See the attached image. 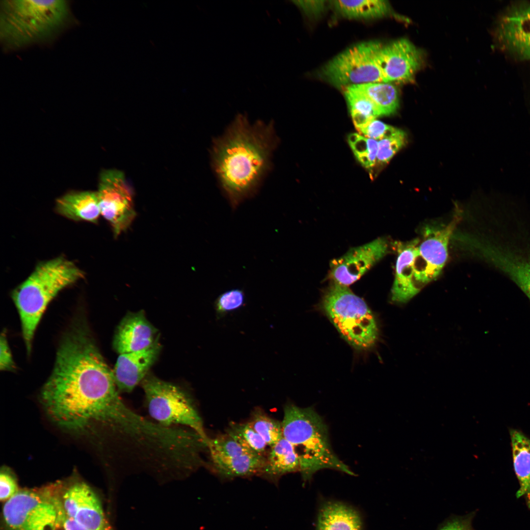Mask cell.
Returning <instances> with one entry per match:
<instances>
[{
	"instance_id": "31",
	"label": "cell",
	"mask_w": 530,
	"mask_h": 530,
	"mask_svg": "<svg viewBox=\"0 0 530 530\" xmlns=\"http://www.w3.org/2000/svg\"><path fill=\"white\" fill-rule=\"evenodd\" d=\"M227 433L249 450L258 454L263 455L266 447L267 446L249 422L245 423L232 422L230 424Z\"/></svg>"
},
{
	"instance_id": "1",
	"label": "cell",
	"mask_w": 530,
	"mask_h": 530,
	"mask_svg": "<svg viewBox=\"0 0 530 530\" xmlns=\"http://www.w3.org/2000/svg\"><path fill=\"white\" fill-rule=\"evenodd\" d=\"M40 398L60 427L74 432L101 430L116 444L131 440L140 424V415L121 398L112 370L82 325H74L63 338Z\"/></svg>"
},
{
	"instance_id": "13",
	"label": "cell",
	"mask_w": 530,
	"mask_h": 530,
	"mask_svg": "<svg viewBox=\"0 0 530 530\" xmlns=\"http://www.w3.org/2000/svg\"><path fill=\"white\" fill-rule=\"evenodd\" d=\"M495 31L502 50L519 59L530 60V2L509 5L499 17Z\"/></svg>"
},
{
	"instance_id": "15",
	"label": "cell",
	"mask_w": 530,
	"mask_h": 530,
	"mask_svg": "<svg viewBox=\"0 0 530 530\" xmlns=\"http://www.w3.org/2000/svg\"><path fill=\"white\" fill-rule=\"evenodd\" d=\"M388 251L389 242L384 238L352 248L331 262L330 278L332 281L348 286L359 279Z\"/></svg>"
},
{
	"instance_id": "2",
	"label": "cell",
	"mask_w": 530,
	"mask_h": 530,
	"mask_svg": "<svg viewBox=\"0 0 530 530\" xmlns=\"http://www.w3.org/2000/svg\"><path fill=\"white\" fill-rule=\"evenodd\" d=\"M278 141L273 122L259 120L251 125L241 114L213 141L212 167L233 209L255 194L271 169Z\"/></svg>"
},
{
	"instance_id": "38",
	"label": "cell",
	"mask_w": 530,
	"mask_h": 530,
	"mask_svg": "<svg viewBox=\"0 0 530 530\" xmlns=\"http://www.w3.org/2000/svg\"><path fill=\"white\" fill-rule=\"evenodd\" d=\"M307 15L318 16L325 9V0H295L293 1Z\"/></svg>"
},
{
	"instance_id": "12",
	"label": "cell",
	"mask_w": 530,
	"mask_h": 530,
	"mask_svg": "<svg viewBox=\"0 0 530 530\" xmlns=\"http://www.w3.org/2000/svg\"><path fill=\"white\" fill-rule=\"evenodd\" d=\"M459 216L455 215L446 225L424 228L415 261V280L421 290L435 279L444 266L448 257L449 242Z\"/></svg>"
},
{
	"instance_id": "30",
	"label": "cell",
	"mask_w": 530,
	"mask_h": 530,
	"mask_svg": "<svg viewBox=\"0 0 530 530\" xmlns=\"http://www.w3.org/2000/svg\"><path fill=\"white\" fill-rule=\"evenodd\" d=\"M348 142L354 156L362 165L367 168H371L375 165L378 141L354 133L348 135Z\"/></svg>"
},
{
	"instance_id": "7",
	"label": "cell",
	"mask_w": 530,
	"mask_h": 530,
	"mask_svg": "<svg viewBox=\"0 0 530 530\" xmlns=\"http://www.w3.org/2000/svg\"><path fill=\"white\" fill-rule=\"evenodd\" d=\"M321 307L342 337L355 349H369L377 342L379 331L373 314L348 286L332 281L323 295Z\"/></svg>"
},
{
	"instance_id": "9",
	"label": "cell",
	"mask_w": 530,
	"mask_h": 530,
	"mask_svg": "<svg viewBox=\"0 0 530 530\" xmlns=\"http://www.w3.org/2000/svg\"><path fill=\"white\" fill-rule=\"evenodd\" d=\"M381 46L377 41H371L348 48L323 67V79L334 86L345 88L384 82L376 60Z\"/></svg>"
},
{
	"instance_id": "27",
	"label": "cell",
	"mask_w": 530,
	"mask_h": 530,
	"mask_svg": "<svg viewBox=\"0 0 530 530\" xmlns=\"http://www.w3.org/2000/svg\"><path fill=\"white\" fill-rule=\"evenodd\" d=\"M344 95L354 125L357 130L380 116L372 101L353 86L345 88Z\"/></svg>"
},
{
	"instance_id": "37",
	"label": "cell",
	"mask_w": 530,
	"mask_h": 530,
	"mask_svg": "<svg viewBox=\"0 0 530 530\" xmlns=\"http://www.w3.org/2000/svg\"><path fill=\"white\" fill-rule=\"evenodd\" d=\"M15 368V363L7 342L5 330H3L0 339V369L1 371H11Z\"/></svg>"
},
{
	"instance_id": "17",
	"label": "cell",
	"mask_w": 530,
	"mask_h": 530,
	"mask_svg": "<svg viewBox=\"0 0 530 530\" xmlns=\"http://www.w3.org/2000/svg\"><path fill=\"white\" fill-rule=\"evenodd\" d=\"M161 347L158 338L147 348L119 355L112 371L119 393H130L141 383L157 360Z\"/></svg>"
},
{
	"instance_id": "34",
	"label": "cell",
	"mask_w": 530,
	"mask_h": 530,
	"mask_svg": "<svg viewBox=\"0 0 530 530\" xmlns=\"http://www.w3.org/2000/svg\"><path fill=\"white\" fill-rule=\"evenodd\" d=\"M397 130V128L374 119L357 131L361 135L378 141L392 135Z\"/></svg>"
},
{
	"instance_id": "25",
	"label": "cell",
	"mask_w": 530,
	"mask_h": 530,
	"mask_svg": "<svg viewBox=\"0 0 530 530\" xmlns=\"http://www.w3.org/2000/svg\"><path fill=\"white\" fill-rule=\"evenodd\" d=\"M353 86L372 101L380 116L392 114L399 106L398 90L390 82H372Z\"/></svg>"
},
{
	"instance_id": "14",
	"label": "cell",
	"mask_w": 530,
	"mask_h": 530,
	"mask_svg": "<svg viewBox=\"0 0 530 530\" xmlns=\"http://www.w3.org/2000/svg\"><path fill=\"white\" fill-rule=\"evenodd\" d=\"M376 62L384 82H410L422 64L421 52L409 40L401 39L378 50Z\"/></svg>"
},
{
	"instance_id": "5",
	"label": "cell",
	"mask_w": 530,
	"mask_h": 530,
	"mask_svg": "<svg viewBox=\"0 0 530 530\" xmlns=\"http://www.w3.org/2000/svg\"><path fill=\"white\" fill-rule=\"evenodd\" d=\"M281 424L283 437L293 446L298 457L299 472L304 481L326 469L355 475L335 453L327 426L314 408L287 404Z\"/></svg>"
},
{
	"instance_id": "11",
	"label": "cell",
	"mask_w": 530,
	"mask_h": 530,
	"mask_svg": "<svg viewBox=\"0 0 530 530\" xmlns=\"http://www.w3.org/2000/svg\"><path fill=\"white\" fill-rule=\"evenodd\" d=\"M97 193L101 214L109 223L116 238L136 216L132 192L124 173L117 169L103 170Z\"/></svg>"
},
{
	"instance_id": "28",
	"label": "cell",
	"mask_w": 530,
	"mask_h": 530,
	"mask_svg": "<svg viewBox=\"0 0 530 530\" xmlns=\"http://www.w3.org/2000/svg\"><path fill=\"white\" fill-rule=\"evenodd\" d=\"M249 423L270 447L283 437L281 422L259 410L254 413Z\"/></svg>"
},
{
	"instance_id": "10",
	"label": "cell",
	"mask_w": 530,
	"mask_h": 530,
	"mask_svg": "<svg viewBox=\"0 0 530 530\" xmlns=\"http://www.w3.org/2000/svg\"><path fill=\"white\" fill-rule=\"evenodd\" d=\"M55 498L48 490L18 491L3 505L6 526L10 530H53L57 514Z\"/></svg>"
},
{
	"instance_id": "16",
	"label": "cell",
	"mask_w": 530,
	"mask_h": 530,
	"mask_svg": "<svg viewBox=\"0 0 530 530\" xmlns=\"http://www.w3.org/2000/svg\"><path fill=\"white\" fill-rule=\"evenodd\" d=\"M62 499L66 514L86 530H111L99 499L86 484H73Z\"/></svg>"
},
{
	"instance_id": "35",
	"label": "cell",
	"mask_w": 530,
	"mask_h": 530,
	"mask_svg": "<svg viewBox=\"0 0 530 530\" xmlns=\"http://www.w3.org/2000/svg\"><path fill=\"white\" fill-rule=\"evenodd\" d=\"M18 492L16 479L6 468H2L0 474V499L8 500Z\"/></svg>"
},
{
	"instance_id": "3",
	"label": "cell",
	"mask_w": 530,
	"mask_h": 530,
	"mask_svg": "<svg viewBox=\"0 0 530 530\" xmlns=\"http://www.w3.org/2000/svg\"><path fill=\"white\" fill-rule=\"evenodd\" d=\"M0 39L4 52L52 44L76 24L70 1H0Z\"/></svg>"
},
{
	"instance_id": "6",
	"label": "cell",
	"mask_w": 530,
	"mask_h": 530,
	"mask_svg": "<svg viewBox=\"0 0 530 530\" xmlns=\"http://www.w3.org/2000/svg\"><path fill=\"white\" fill-rule=\"evenodd\" d=\"M495 232L489 238H475L477 254L505 275L530 301V233L519 226L511 227L499 216Z\"/></svg>"
},
{
	"instance_id": "39",
	"label": "cell",
	"mask_w": 530,
	"mask_h": 530,
	"mask_svg": "<svg viewBox=\"0 0 530 530\" xmlns=\"http://www.w3.org/2000/svg\"><path fill=\"white\" fill-rule=\"evenodd\" d=\"M472 515L456 517L446 522L439 530H474L472 526Z\"/></svg>"
},
{
	"instance_id": "26",
	"label": "cell",
	"mask_w": 530,
	"mask_h": 530,
	"mask_svg": "<svg viewBox=\"0 0 530 530\" xmlns=\"http://www.w3.org/2000/svg\"><path fill=\"white\" fill-rule=\"evenodd\" d=\"M332 4L343 16L350 19H374L390 11L388 2L382 0H333Z\"/></svg>"
},
{
	"instance_id": "21",
	"label": "cell",
	"mask_w": 530,
	"mask_h": 530,
	"mask_svg": "<svg viewBox=\"0 0 530 530\" xmlns=\"http://www.w3.org/2000/svg\"><path fill=\"white\" fill-rule=\"evenodd\" d=\"M513 465L519 483L516 497H523L530 509V439L521 431L510 430Z\"/></svg>"
},
{
	"instance_id": "8",
	"label": "cell",
	"mask_w": 530,
	"mask_h": 530,
	"mask_svg": "<svg viewBox=\"0 0 530 530\" xmlns=\"http://www.w3.org/2000/svg\"><path fill=\"white\" fill-rule=\"evenodd\" d=\"M148 413L162 425H181L198 433L207 443L209 438L191 397L180 387L148 374L141 383Z\"/></svg>"
},
{
	"instance_id": "22",
	"label": "cell",
	"mask_w": 530,
	"mask_h": 530,
	"mask_svg": "<svg viewBox=\"0 0 530 530\" xmlns=\"http://www.w3.org/2000/svg\"><path fill=\"white\" fill-rule=\"evenodd\" d=\"M211 458L216 472L228 478L261 474L266 461L263 454L256 453L231 458L217 456H211Z\"/></svg>"
},
{
	"instance_id": "24",
	"label": "cell",
	"mask_w": 530,
	"mask_h": 530,
	"mask_svg": "<svg viewBox=\"0 0 530 530\" xmlns=\"http://www.w3.org/2000/svg\"><path fill=\"white\" fill-rule=\"evenodd\" d=\"M361 522L357 512L339 503H328L320 510L318 530H361Z\"/></svg>"
},
{
	"instance_id": "32",
	"label": "cell",
	"mask_w": 530,
	"mask_h": 530,
	"mask_svg": "<svg viewBox=\"0 0 530 530\" xmlns=\"http://www.w3.org/2000/svg\"><path fill=\"white\" fill-rule=\"evenodd\" d=\"M245 303V295L242 290L232 289L220 294L214 302L216 318L219 319L228 313L238 310Z\"/></svg>"
},
{
	"instance_id": "36",
	"label": "cell",
	"mask_w": 530,
	"mask_h": 530,
	"mask_svg": "<svg viewBox=\"0 0 530 530\" xmlns=\"http://www.w3.org/2000/svg\"><path fill=\"white\" fill-rule=\"evenodd\" d=\"M57 518L53 530H86L65 513L62 504L56 497Z\"/></svg>"
},
{
	"instance_id": "18",
	"label": "cell",
	"mask_w": 530,
	"mask_h": 530,
	"mask_svg": "<svg viewBox=\"0 0 530 530\" xmlns=\"http://www.w3.org/2000/svg\"><path fill=\"white\" fill-rule=\"evenodd\" d=\"M157 332L143 311L129 312L122 319L115 331L114 349L119 354L145 349L158 338Z\"/></svg>"
},
{
	"instance_id": "4",
	"label": "cell",
	"mask_w": 530,
	"mask_h": 530,
	"mask_svg": "<svg viewBox=\"0 0 530 530\" xmlns=\"http://www.w3.org/2000/svg\"><path fill=\"white\" fill-rule=\"evenodd\" d=\"M84 273L73 262L60 256L39 263L12 292L23 337L30 353L35 331L49 304L63 289L82 279Z\"/></svg>"
},
{
	"instance_id": "20",
	"label": "cell",
	"mask_w": 530,
	"mask_h": 530,
	"mask_svg": "<svg viewBox=\"0 0 530 530\" xmlns=\"http://www.w3.org/2000/svg\"><path fill=\"white\" fill-rule=\"evenodd\" d=\"M55 208L60 215L74 221L97 223L101 215L97 192H68L56 201Z\"/></svg>"
},
{
	"instance_id": "19",
	"label": "cell",
	"mask_w": 530,
	"mask_h": 530,
	"mask_svg": "<svg viewBox=\"0 0 530 530\" xmlns=\"http://www.w3.org/2000/svg\"><path fill=\"white\" fill-rule=\"evenodd\" d=\"M420 242V239L416 238L396 243L398 257L391 294V301L394 303L405 304L421 290L415 280V261Z\"/></svg>"
},
{
	"instance_id": "29",
	"label": "cell",
	"mask_w": 530,
	"mask_h": 530,
	"mask_svg": "<svg viewBox=\"0 0 530 530\" xmlns=\"http://www.w3.org/2000/svg\"><path fill=\"white\" fill-rule=\"evenodd\" d=\"M208 449L210 456L231 458L242 455L255 453L244 446L228 433L210 438Z\"/></svg>"
},
{
	"instance_id": "23",
	"label": "cell",
	"mask_w": 530,
	"mask_h": 530,
	"mask_svg": "<svg viewBox=\"0 0 530 530\" xmlns=\"http://www.w3.org/2000/svg\"><path fill=\"white\" fill-rule=\"evenodd\" d=\"M299 470V461L294 447L283 437L271 447L261 474L275 479Z\"/></svg>"
},
{
	"instance_id": "33",
	"label": "cell",
	"mask_w": 530,
	"mask_h": 530,
	"mask_svg": "<svg viewBox=\"0 0 530 530\" xmlns=\"http://www.w3.org/2000/svg\"><path fill=\"white\" fill-rule=\"evenodd\" d=\"M406 142V134L398 129L392 135L378 141L376 162L380 164L388 163Z\"/></svg>"
}]
</instances>
